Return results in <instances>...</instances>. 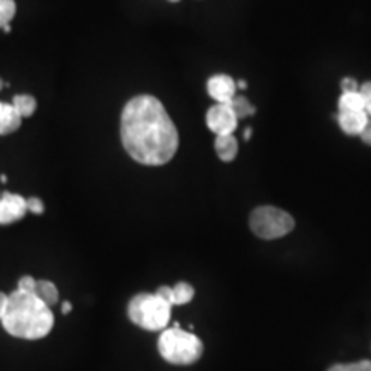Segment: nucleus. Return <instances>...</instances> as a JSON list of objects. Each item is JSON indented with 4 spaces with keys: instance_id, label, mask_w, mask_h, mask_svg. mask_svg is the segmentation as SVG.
Returning a JSON list of instances; mask_svg holds the SVG:
<instances>
[{
    "instance_id": "obj_1",
    "label": "nucleus",
    "mask_w": 371,
    "mask_h": 371,
    "mask_svg": "<svg viewBox=\"0 0 371 371\" xmlns=\"http://www.w3.org/2000/svg\"><path fill=\"white\" fill-rule=\"evenodd\" d=\"M122 145L141 165H165L179 148L177 127L165 107L151 95L131 98L121 115Z\"/></svg>"
},
{
    "instance_id": "obj_2",
    "label": "nucleus",
    "mask_w": 371,
    "mask_h": 371,
    "mask_svg": "<svg viewBox=\"0 0 371 371\" xmlns=\"http://www.w3.org/2000/svg\"><path fill=\"white\" fill-rule=\"evenodd\" d=\"M0 322L6 332L13 337L38 341L50 334L54 326V314L35 294L14 290L9 296L6 314Z\"/></svg>"
},
{
    "instance_id": "obj_3",
    "label": "nucleus",
    "mask_w": 371,
    "mask_h": 371,
    "mask_svg": "<svg viewBox=\"0 0 371 371\" xmlns=\"http://www.w3.org/2000/svg\"><path fill=\"white\" fill-rule=\"evenodd\" d=\"M158 353L170 365H193L203 354V342L194 334L179 329H165L158 338Z\"/></svg>"
},
{
    "instance_id": "obj_4",
    "label": "nucleus",
    "mask_w": 371,
    "mask_h": 371,
    "mask_svg": "<svg viewBox=\"0 0 371 371\" xmlns=\"http://www.w3.org/2000/svg\"><path fill=\"white\" fill-rule=\"evenodd\" d=\"M170 311H172V306L157 293L138 294L131 299L129 306H127L129 320L141 329L150 330V332L165 329L167 323L170 322Z\"/></svg>"
},
{
    "instance_id": "obj_5",
    "label": "nucleus",
    "mask_w": 371,
    "mask_h": 371,
    "mask_svg": "<svg viewBox=\"0 0 371 371\" xmlns=\"http://www.w3.org/2000/svg\"><path fill=\"white\" fill-rule=\"evenodd\" d=\"M249 227L258 237L278 239L294 229V218L277 206H258L251 213Z\"/></svg>"
},
{
    "instance_id": "obj_6",
    "label": "nucleus",
    "mask_w": 371,
    "mask_h": 371,
    "mask_svg": "<svg viewBox=\"0 0 371 371\" xmlns=\"http://www.w3.org/2000/svg\"><path fill=\"white\" fill-rule=\"evenodd\" d=\"M237 121L239 119L230 103H217L206 114V126L217 136L234 134V131L237 129Z\"/></svg>"
},
{
    "instance_id": "obj_7",
    "label": "nucleus",
    "mask_w": 371,
    "mask_h": 371,
    "mask_svg": "<svg viewBox=\"0 0 371 371\" xmlns=\"http://www.w3.org/2000/svg\"><path fill=\"white\" fill-rule=\"evenodd\" d=\"M26 211V199L19 194L4 193L0 196V225H9V223L21 220Z\"/></svg>"
},
{
    "instance_id": "obj_8",
    "label": "nucleus",
    "mask_w": 371,
    "mask_h": 371,
    "mask_svg": "<svg viewBox=\"0 0 371 371\" xmlns=\"http://www.w3.org/2000/svg\"><path fill=\"white\" fill-rule=\"evenodd\" d=\"M206 90L208 95L215 100L217 103H230L235 97V90L237 85L230 76L227 74H217L211 76L206 83Z\"/></svg>"
},
{
    "instance_id": "obj_9",
    "label": "nucleus",
    "mask_w": 371,
    "mask_h": 371,
    "mask_svg": "<svg viewBox=\"0 0 371 371\" xmlns=\"http://www.w3.org/2000/svg\"><path fill=\"white\" fill-rule=\"evenodd\" d=\"M157 294L162 299H165L170 306H182L194 298V287L187 284V282H179L174 287H158Z\"/></svg>"
},
{
    "instance_id": "obj_10",
    "label": "nucleus",
    "mask_w": 371,
    "mask_h": 371,
    "mask_svg": "<svg viewBox=\"0 0 371 371\" xmlns=\"http://www.w3.org/2000/svg\"><path fill=\"white\" fill-rule=\"evenodd\" d=\"M370 115L366 110H353V112H338L337 121L341 129L349 136H359L368 122Z\"/></svg>"
},
{
    "instance_id": "obj_11",
    "label": "nucleus",
    "mask_w": 371,
    "mask_h": 371,
    "mask_svg": "<svg viewBox=\"0 0 371 371\" xmlns=\"http://www.w3.org/2000/svg\"><path fill=\"white\" fill-rule=\"evenodd\" d=\"M21 114L11 103L0 102V134H11L21 126Z\"/></svg>"
},
{
    "instance_id": "obj_12",
    "label": "nucleus",
    "mask_w": 371,
    "mask_h": 371,
    "mask_svg": "<svg viewBox=\"0 0 371 371\" xmlns=\"http://www.w3.org/2000/svg\"><path fill=\"white\" fill-rule=\"evenodd\" d=\"M237 139L234 134H220L215 138V151L222 162H232L237 157Z\"/></svg>"
},
{
    "instance_id": "obj_13",
    "label": "nucleus",
    "mask_w": 371,
    "mask_h": 371,
    "mask_svg": "<svg viewBox=\"0 0 371 371\" xmlns=\"http://www.w3.org/2000/svg\"><path fill=\"white\" fill-rule=\"evenodd\" d=\"M365 110V98L361 91H342L338 98V112Z\"/></svg>"
},
{
    "instance_id": "obj_14",
    "label": "nucleus",
    "mask_w": 371,
    "mask_h": 371,
    "mask_svg": "<svg viewBox=\"0 0 371 371\" xmlns=\"http://www.w3.org/2000/svg\"><path fill=\"white\" fill-rule=\"evenodd\" d=\"M35 296L40 301L45 302L47 306H54L59 301V290L55 287L54 282L50 281H37V287H35Z\"/></svg>"
},
{
    "instance_id": "obj_15",
    "label": "nucleus",
    "mask_w": 371,
    "mask_h": 371,
    "mask_svg": "<svg viewBox=\"0 0 371 371\" xmlns=\"http://www.w3.org/2000/svg\"><path fill=\"white\" fill-rule=\"evenodd\" d=\"M13 105L21 114V117H31L35 114V110H37V100L31 97V95H16Z\"/></svg>"
},
{
    "instance_id": "obj_16",
    "label": "nucleus",
    "mask_w": 371,
    "mask_h": 371,
    "mask_svg": "<svg viewBox=\"0 0 371 371\" xmlns=\"http://www.w3.org/2000/svg\"><path fill=\"white\" fill-rule=\"evenodd\" d=\"M230 107H232L235 115H237V119H245V117H249V115H253L254 112V105L249 102L246 97H237L235 95L232 102H230Z\"/></svg>"
},
{
    "instance_id": "obj_17",
    "label": "nucleus",
    "mask_w": 371,
    "mask_h": 371,
    "mask_svg": "<svg viewBox=\"0 0 371 371\" xmlns=\"http://www.w3.org/2000/svg\"><path fill=\"white\" fill-rule=\"evenodd\" d=\"M14 16H16L14 0H0V28L11 25Z\"/></svg>"
},
{
    "instance_id": "obj_18",
    "label": "nucleus",
    "mask_w": 371,
    "mask_h": 371,
    "mask_svg": "<svg viewBox=\"0 0 371 371\" xmlns=\"http://www.w3.org/2000/svg\"><path fill=\"white\" fill-rule=\"evenodd\" d=\"M329 371H371V361H358L349 365H334Z\"/></svg>"
},
{
    "instance_id": "obj_19",
    "label": "nucleus",
    "mask_w": 371,
    "mask_h": 371,
    "mask_svg": "<svg viewBox=\"0 0 371 371\" xmlns=\"http://www.w3.org/2000/svg\"><path fill=\"white\" fill-rule=\"evenodd\" d=\"M35 287H37V281H35L33 277H30V275H25V277L19 281L18 290H21V293H26V294H35Z\"/></svg>"
},
{
    "instance_id": "obj_20",
    "label": "nucleus",
    "mask_w": 371,
    "mask_h": 371,
    "mask_svg": "<svg viewBox=\"0 0 371 371\" xmlns=\"http://www.w3.org/2000/svg\"><path fill=\"white\" fill-rule=\"evenodd\" d=\"M26 206H28V211H31V213L35 215H42L43 211H45V206H43V201L40 198H28L26 199Z\"/></svg>"
},
{
    "instance_id": "obj_21",
    "label": "nucleus",
    "mask_w": 371,
    "mask_h": 371,
    "mask_svg": "<svg viewBox=\"0 0 371 371\" xmlns=\"http://www.w3.org/2000/svg\"><path fill=\"white\" fill-rule=\"evenodd\" d=\"M359 91H361L363 98H365V110L366 114L371 117V81L365 83L361 88H359Z\"/></svg>"
},
{
    "instance_id": "obj_22",
    "label": "nucleus",
    "mask_w": 371,
    "mask_h": 371,
    "mask_svg": "<svg viewBox=\"0 0 371 371\" xmlns=\"http://www.w3.org/2000/svg\"><path fill=\"white\" fill-rule=\"evenodd\" d=\"M341 86H342V91H359V88H361V86L358 85L356 79H353V78H344V79H342Z\"/></svg>"
},
{
    "instance_id": "obj_23",
    "label": "nucleus",
    "mask_w": 371,
    "mask_h": 371,
    "mask_svg": "<svg viewBox=\"0 0 371 371\" xmlns=\"http://www.w3.org/2000/svg\"><path fill=\"white\" fill-rule=\"evenodd\" d=\"M359 136H361V139L366 143V145H371V117L368 119L365 129H363V133L359 134Z\"/></svg>"
},
{
    "instance_id": "obj_24",
    "label": "nucleus",
    "mask_w": 371,
    "mask_h": 371,
    "mask_svg": "<svg viewBox=\"0 0 371 371\" xmlns=\"http://www.w3.org/2000/svg\"><path fill=\"white\" fill-rule=\"evenodd\" d=\"M7 302H9V296H6L4 293H0V320H2L4 314H6Z\"/></svg>"
},
{
    "instance_id": "obj_25",
    "label": "nucleus",
    "mask_w": 371,
    "mask_h": 371,
    "mask_svg": "<svg viewBox=\"0 0 371 371\" xmlns=\"http://www.w3.org/2000/svg\"><path fill=\"white\" fill-rule=\"evenodd\" d=\"M71 311H73V305H71V302H64V305H62V313L67 314V313H71Z\"/></svg>"
},
{
    "instance_id": "obj_26",
    "label": "nucleus",
    "mask_w": 371,
    "mask_h": 371,
    "mask_svg": "<svg viewBox=\"0 0 371 371\" xmlns=\"http://www.w3.org/2000/svg\"><path fill=\"white\" fill-rule=\"evenodd\" d=\"M251 134H253V131H251V129H246V131H245V138H246V139H249Z\"/></svg>"
},
{
    "instance_id": "obj_27",
    "label": "nucleus",
    "mask_w": 371,
    "mask_h": 371,
    "mask_svg": "<svg viewBox=\"0 0 371 371\" xmlns=\"http://www.w3.org/2000/svg\"><path fill=\"white\" fill-rule=\"evenodd\" d=\"M237 86L241 88V90H245V88H246V83H245V81H239V83H237Z\"/></svg>"
},
{
    "instance_id": "obj_28",
    "label": "nucleus",
    "mask_w": 371,
    "mask_h": 371,
    "mask_svg": "<svg viewBox=\"0 0 371 371\" xmlns=\"http://www.w3.org/2000/svg\"><path fill=\"white\" fill-rule=\"evenodd\" d=\"M2 86H4V83H2V79H0V90H2Z\"/></svg>"
},
{
    "instance_id": "obj_29",
    "label": "nucleus",
    "mask_w": 371,
    "mask_h": 371,
    "mask_svg": "<svg viewBox=\"0 0 371 371\" xmlns=\"http://www.w3.org/2000/svg\"><path fill=\"white\" fill-rule=\"evenodd\" d=\"M169 2H179V0H169Z\"/></svg>"
}]
</instances>
